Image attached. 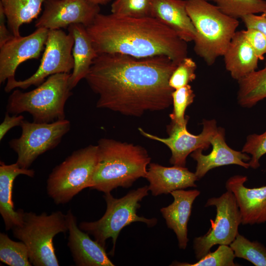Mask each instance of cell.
I'll use <instances>...</instances> for the list:
<instances>
[{"label":"cell","instance_id":"obj_14","mask_svg":"<svg viewBox=\"0 0 266 266\" xmlns=\"http://www.w3.org/2000/svg\"><path fill=\"white\" fill-rule=\"evenodd\" d=\"M49 30L36 28L27 36H13L0 47V83L15 78L16 70L22 63L40 57L47 41Z\"/></svg>","mask_w":266,"mask_h":266},{"label":"cell","instance_id":"obj_10","mask_svg":"<svg viewBox=\"0 0 266 266\" xmlns=\"http://www.w3.org/2000/svg\"><path fill=\"white\" fill-rule=\"evenodd\" d=\"M74 38L68 32L61 29L49 30L47 41L40 65L36 71L23 80L15 78L7 80L4 91L9 93L31 86H38L49 76L58 73H70L74 66L72 54Z\"/></svg>","mask_w":266,"mask_h":266},{"label":"cell","instance_id":"obj_24","mask_svg":"<svg viewBox=\"0 0 266 266\" xmlns=\"http://www.w3.org/2000/svg\"><path fill=\"white\" fill-rule=\"evenodd\" d=\"M44 0H0L11 33L20 36V28L24 24L37 19Z\"/></svg>","mask_w":266,"mask_h":266},{"label":"cell","instance_id":"obj_21","mask_svg":"<svg viewBox=\"0 0 266 266\" xmlns=\"http://www.w3.org/2000/svg\"><path fill=\"white\" fill-rule=\"evenodd\" d=\"M23 174L33 177L35 171L33 169L21 168L16 163L6 165L0 162V213L3 219L6 231L12 230L23 223L22 209L15 210L12 200V189L15 179Z\"/></svg>","mask_w":266,"mask_h":266},{"label":"cell","instance_id":"obj_11","mask_svg":"<svg viewBox=\"0 0 266 266\" xmlns=\"http://www.w3.org/2000/svg\"><path fill=\"white\" fill-rule=\"evenodd\" d=\"M205 206H215L216 215L214 220H210L209 231L194 239L193 248L198 260L210 252L214 245H230L239 233L238 229L241 224L238 206L234 195L229 191L219 197L209 199Z\"/></svg>","mask_w":266,"mask_h":266},{"label":"cell","instance_id":"obj_15","mask_svg":"<svg viewBox=\"0 0 266 266\" xmlns=\"http://www.w3.org/2000/svg\"><path fill=\"white\" fill-rule=\"evenodd\" d=\"M225 129L218 127L210 140L212 151L208 155L198 149L191 154L197 162L195 174L199 179L202 178L210 170L215 167L236 165L246 169L250 167L251 157L246 153L238 151L230 147L225 140Z\"/></svg>","mask_w":266,"mask_h":266},{"label":"cell","instance_id":"obj_20","mask_svg":"<svg viewBox=\"0 0 266 266\" xmlns=\"http://www.w3.org/2000/svg\"><path fill=\"white\" fill-rule=\"evenodd\" d=\"M151 16L172 30L185 42L194 41L196 33L187 11L186 0H153Z\"/></svg>","mask_w":266,"mask_h":266},{"label":"cell","instance_id":"obj_5","mask_svg":"<svg viewBox=\"0 0 266 266\" xmlns=\"http://www.w3.org/2000/svg\"><path fill=\"white\" fill-rule=\"evenodd\" d=\"M70 75H52L29 92L15 89L8 97L6 112L13 115L28 112L36 123H51L66 119L65 104L72 95L69 87Z\"/></svg>","mask_w":266,"mask_h":266},{"label":"cell","instance_id":"obj_26","mask_svg":"<svg viewBox=\"0 0 266 266\" xmlns=\"http://www.w3.org/2000/svg\"><path fill=\"white\" fill-rule=\"evenodd\" d=\"M0 261L10 266H32L25 243L14 241L3 233H0Z\"/></svg>","mask_w":266,"mask_h":266},{"label":"cell","instance_id":"obj_1","mask_svg":"<svg viewBox=\"0 0 266 266\" xmlns=\"http://www.w3.org/2000/svg\"><path fill=\"white\" fill-rule=\"evenodd\" d=\"M178 64L164 56L99 54L85 79L99 97L97 108L139 117L172 104L168 82Z\"/></svg>","mask_w":266,"mask_h":266},{"label":"cell","instance_id":"obj_18","mask_svg":"<svg viewBox=\"0 0 266 266\" xmlns=\"http://www.w3.org/2000/svg\"><path fill=\"white\" fill-rule=\"evenodd\" d=\"M170 194L174 199L173 202L162 208L160 211L167 227L175 233L179 248L185 249L189 241L187 226L193 203L200 192L196 189H180L173 191Z\"/></svg>","mask_w":266,"mask_h":266},{"label":"cell","instance_id":"obj_37","mask_svg":"<svg viewBox=\"0 0 266 266\" xmlns=\"http://www.w3.org/2000/svg\"><path fill=\"white\" fill-rule=\"evenodd\" d=\"M6 23V16L2 6L0 5V47L14 36L10 30L7 29Z\"/></svg>","mask_w":266,"mask_h":266},{"label":"cell","instance_id":"obj_2","mask_svg":"<svg viewBox=\"0 0 266 266\" xmlns=\"http://www.w3.org/2000/svg\"><path fill=\"white\" fill-rule=\"evenodd\" d=\"M86 28L98 55L120 54L138 58L164 56L177 64L188 56L187 42L151 16L100 13Z\"/></svg>","mask_w":266,"mask_h":266},{"label":"cell","instance_id":"obj_4","mask_svg":"<svg viewBox=\"0 0 266 266\" xmlns=\"http://www.w3.org/2000/svg\"><path fill=\"white\" fill-rule=\"evenodd\" d=\"M186 2L196 33L194 51L208 66H212L225 54L239 21L205 0H186Z\"/></svg>","mask_w":266,"mask_h":266},{"label":"cell","instance_id":"obj_7","mask_svg":"<svg viewBox=\"0 0 266 266\" xmlns=\"http://www.w3.org/2000/svg\"><path fill=\"white\" fill-rule=\"evenodd\" d=\"M148 186L146 185L132 190L119 199L113 197L110 193L104 194L106 209L104 215L96 221L81 222L79 228L93 235L95 240L104 248L106 240L111 238L113 247L110 254L113 256L118 235L126 226L135 222L144 223L149 227L156 225L157 219H148L137 215L140 207L139 202L148 195Z\"/></svg>","mask_w":266,"mask_h":266},{"label":"cell","instance_id":"obj_6","mask_svg":"<svg viewBox=\"0 0 266 266\" xmlns=\"http://www.w3.org/2000/svg\"><path fill=\"white\" fill-rule=\"evenodd\" d=\"M68 231L66 214L56 211L50 215L33 212L23 214V223L12 229L14 237L28 248L29 259L34 266H59L53 243L54 237Z\"/></svg>","mask_w":266,"mask_h":266},{"label":"cell","instance_id":"obj_19","mask_svg":"<svg viewBox=\"0 0 266 266\" xmlns=\"http://www.w3.org/2000/svg\"><path fill=\"white\" fill-rule=\"evenodd\" d=\"M145 178L149 183V191L154 196L196 187L195 182L199 180L195 172L185 167H166L156 163L149 164Z\"/></svg>","mask_w":266,"mask_h":266},{"label":"cell","instance_id":"obj_28","mask_svg":"<svg viewBox=\"0 0 266 266\" xmlns=\"http://www.w3.org/2000/svg\"><path fill=\"white\" fill-rule=\"evenodd\" d=\"M213 1L224 14L238 19L250 14L263 13L266 10L264 0H205Z\"/></svg>","mask_w":266,"mask_h":266},{"label":"cell","instance_id":"obj_33","mask_svg":"<svg viewBox=\"0 0 266 266\" xmlns=\"http://www.w3.org/2000/svg\"><path fill=\"white\" fill-rule=\"evenodd\" d=\"M241 151L251 156L248 162L250 167L258 168L260 166V159L266 154V131L261 134L249 135Z\"/></svg>","mask_w":266,"mask_h":266},{"label":"cell","instance_id":"obj_23","mask_svg":"<svg viewBox=\"0 0 266 266\" xmlns=\"http://www.w3.org/2000/svg\"><path fill=\"white\" fill-rule=\"evenodd\" d=\"M68 31L74 38L72 51L74 66L68 81L72 90L81 80L85 78L98 54L85 26L78 24L71 25L68 27Z\"/></svg>","mask_w":266,"mask_h":266},{"label":"cell","instance_id":"obj_27","mask_svg":"<svg viewBox=\"0 0 266 266\" xmlns=\"http://www.w3.org/2000/svg\"><path fill=\"white\" fill-rule=\"evenodd\" d=\"M235 257L244 259L255 266H266V247L257 241H250L239 233L230 244Z\"/></svg>","mask_w":266,"mask_h":266},{"label":"cell","instance_id":"obj_17","mask_svg":"<svg viewBox=\"0 0 266 266\" xmlns=\"http://www.w3.org/2000/svg\"><path fill=\"white\" fill-rule=\"evenodd\" d=\"M69 233L67 246L77 266H114L105 248L92 240L77 224L76 217L71 210L66 214Z\"/></svg>","mask_w":266,"mask_h":266},{"label":"cell","instance_id":"obj_16","mask_svg":"<svg viewBox=\"0 0 266 266\" xmlns=\"http://www.w3.org/2000/svg\"><path fill=\"white\" fill-rule=\"evenodd\" d=\"M246 176L236 175L229 178L226 183L228 191L233 193L244 225L266 222V185L249 188L244 183Z\"/></svg>","mask_w":266,"mask_h":266},{"label":"cell","instance_id":"obj_29","mask_svg":"<svg viewBox=\"0 0 266 266\" xmlns=\"http://www.w3.org/2000/svg\"><path fill=\"white\" fill-rule=\"evenodd\" d=\"M234 252L230 245H219L214 252H210L194 263L175 261L170 266H236Z\"/></svg>","mask_w":266,"mask_h":266},{"label":"cell","instance_id":"obj_9","mask_svg":"<svg viewBox=\"0 0 266 266\" xmlns=\"http://www.w3.org/2000/svg\"><path fill=\"white\" fill-rule=\"evenodd\" d=\"M70 126L66 119L51 123L30 122L24 119L20 125L21 135L8 142L17 154L16 163L20 167L29 169L39 156L58 145Z\"/></svg>","mask_w":266,"mask_h":266},{"label":"cell","instance_id":"obj_25","mask_svg":"<svg viewBox=\"0 0 266 266\" xmlns=\"http://www.w3.org/2000/svg\"><path fill=\"white\" fill-rule=\"evenodd\" d=\"M237 100L243 107L251 108L266 98V63L264 67L256 70L237 81Z\"/></svg>","mask_w":266,"mask_h":266},{"label":"cell","instance_id":"obj_8","mask_svg":"<svg viewBox=\"0 0 266 266\" xmlns=\"http://www.w3.org/2000/svg\"><path fill=\"white\" fill-rule=\"evenodd\" d=\"M97 158V145H90L75 150L53 169L46 189L56 204L67 203L82 190L90 188Z\"/></svg>","mask_w":266,"mask_h":266},{"label":"cell","instance_id":"obj_36","mask_svg":"<svg viewBox=\"0 0 266 266\" xmlns=\"http://www.w3.org/2000/svg\"><path fill=\"white\" fill-rule=\"evenodd\" d=\"M24 117L22 115L14 114L10 116L6 111L3 121L0 125V140L1 141L7 133L13 127L20 126Z\"/></svg>","mask_w":266,"mask_h":266},{"label":"cell","instance_id":"obj_31","mask_svg":"<svg viewBox=\"0 0 266 266\" xmlns=\"http://www.w3.org/2000/svg\"><path fill=\"white\" fill-rule=\"evenodd\" d=\"M153 0H115L111 4V13L123 16H151Z\"/></svg>","mask_w":266,"mask_h":266},{"label":"cell","instance_id":"obj_30","mask_svg":"<svg viewBox=\"0 0 266 266\" xmlns=\"http://www.w3.org/2000/svg\"><path fill=\"white\" fill-rule=\"evenodd\" d=\"M171 95L173 109L169 115L171 122L179 125L187 124L189 117L185 116V110L193 102L195 97L191 86L188 84L174 90Z\"/></svg>","mask_w":266,"mask_h":266},{"label":"cell","instance_id":"obj_32","mask_svg":"<svg viewBox=\"0 0 266 266\" xmlns=\"http://www.w3.org/2000/svg\"><path fill=\"white\" fill-rule=\"evenodd\" d=\"M197 66L191 58L186 57L177 66L169 79V85L176 90L193 81L196 77L195 73Z\"/></svg>","mask_w":266,"mask_h":266},{"label":"cell","instance_id":"obj_12","mask_svg":"<svg viewBox=\"0 0 266 266\" xmlns=\"http://www.w3.org/2000/svg\"><path fill=\"white\" fill-rule=\"evenodd\" d=\"M202 132L198 135L189 132L187 124L179 125L173 122L167 126L168 137L161 138L145 132L138 128L144 136L166 144L170 150L171 156L169 162L173 166L185 167L186 159L194 151L201 149L206 150L211 145L210 140L216 132L217 122L214 120H203Z\"/></svg>","mask_w":266,"mask_h":266},{"label":"cell","instance_id":"obj_22","mask_svg":"<svg viewBox=\"0 0 266 266\" xmlns=\"http://www.w3.org/2000/svg\"><path fill=\"white\" fill-rule=\"evenodd\" d=\"M223 57L226 69L237 81L258 68L259 59L243 30L236 31Z\"/></svg>","mask_w":266,"mask_h":266},{"label":"cell","instance_id":"obj_34","mask_svg":"<svg viewBox=\"0 0 266 266\" xmlns=\"http://www.w3.org/2000/svg\"><path fill=\"white\" fill-rule=\"evenodd\" d=\"M243 31L259 60H263L264 55L266 54V36L259 31L254 29L248 28Z\"/></svg>","mask_w":266,"mask_h":266},{"label":"cell","instance_id":"obj_38","mask_svg":"<svg viewBox=\"0 0 266 266\" xmlns=\"http://www.w3.org/2000/svg\"><path fill=\"white\" fill-rule=\"evenodd\" d=\"M89 2L96 5H105L109 3L111 0H87Z\"/></svg>","mask_w":266,"mask_h":266},{"label":"cell","instance_id":"obj_13","mask_svg":"<svg viewBox=\"0 0 266 266\" xmlns=\"http://www.w3.org/2000/svg\"><path fill=\"white\" fill-rule=\"evenodd\" d=\"M100 11L99 5L87 0H44L43 11L35 27L52 30L78 24L86 27Z\"/></svg>","mask_w":266,"mask_h":266},{"label":"cell","instance_id":"obj_39","mask_svg":"<svg viewBox=\"0 0 266 266\" xmlns=\"http://www.w3.org/2000/svg\"><path fill=\"white\" fill-rule=\"evenodd\" d=\"M262 14L266 17V10L263 13H262Z\"/></svg>","mask_w":266,"mask_h":266},{"label":"cell","instance_id":"obj_3","mask_svg":"<svg viewBox=\"0 0 266 266\" xmlns=\"http://www.w3.org/2000/svg\"><path fill=\"white\" fill-rule=\"evenodd\" d=\"M98 158L90 188L105 193L128 188L145 178L151 158L145 148L103 138L98 142Z\"/></svg>","mask_w":266,"mask_h":266},{"label":"cell","instance_id":"obj_35","mask_svg":"<svg viewBox=\"0 0 266 266\" xmlns=\"http://www.w3.org/2000/svg\"><path fill=\"white\" fill-rule=\"evenodd\" d=\"M241 19L246 29H256L266 37V17L262 14H250L245 15Z\"/></svg>","mask_w":266,"mask_h":266}]
</instances>
